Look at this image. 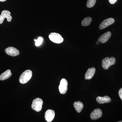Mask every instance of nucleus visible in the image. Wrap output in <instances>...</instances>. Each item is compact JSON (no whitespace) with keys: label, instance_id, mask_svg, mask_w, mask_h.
Returning a JSON list of instances; mask_svg holds the SVG:
<instances>
[{"label":"nucleus","instance_id":"obj_11","mask_svg":"<svg viewBox=\"0 0 122 122\" xmlns=\"http://www.w3.org/2000/svg\"><path fill=\"white\" fill-rule=\"evenodd\" d=\"M111 36V33L110 32H107L99 38L98 41L102 43H106L110 39Z\"/></svg>","mask_w":122,"mask_h":122},{"label":"nucleus","instance_id":"obj_13","mask_svg":"<svg viewBox=\"0 0 122 122\" xmlns=\"http://www.w3.org/2000/svg\"><path fill=\"white\" fill-rule=\"evenodd\" d=\"M111 99L109 96H105L102 97L98 96L96 98V101L98 103L100 104H104L105 103H108L111 102Z\"/></svg>","mask_w":122,"mask_h":122},{"label":"nucleus","instance_id":"obj_21","mask_svg":"<svg viewBox=\"0 0 122 122\" xmlns=\"http://www.w3.org/2000/svg\"><path fill=\"white\" fill-rule=\"evenodd\" d=\"M7 0H0V1L1 2H4V1H6Z\"/></svg>","mask_w":122,"mask_h":122},{"label":"nucleus","instance_id":"obj_14","mask_svg":"<svg viewBox=\"0 0 122 122\" xmlns=\"http://www.w3.org/2000/svg\"><path fill=\"white\" fill-rule=\"evenodd\" d=\"M10 70H7L5 72L0 75V80L4 81L9 78L12 75Z\"/></svg>","mask_w":122,"mask_h":122},{"label":"nucleus","instance_id":"obj_9","mask_svg":"<svg viewBox=\"0 0 122 122\" xmlns=\"http://www.w3.org/2000/svg\"><path fill=\"white\" fill-rule=\"evenodd\" d=\"M115 22V20L113 18H107L103 20L99 25V28L100 29H103L106 28L113 24Z\"/></svg>","mask_w":122,"mask_h":122},{"label":"nucleus","instance_id":"obj_20","mask_svg":"<svg viewBox=\"0 0 122 122\" xmlns=\"http://www.w3.org/2000/svg\"><path fill=\"white\" fill-rule=\"evenodd\" d=\"M109 0L110 4H115L117 0Z\"/></svg>","mask_w":122,"mask_h":122},{"label":"nucleus","instance_id":"obj_23","mask_svg":"<svg viewBox=\"0 0 122 122\" xmlns=\"http://www.w3.org/2000/svg\"><path fill=\"white\" fill-rule=\"evenodd\" d=\"M122 122V121H119V122Z\"/></svg>","mask_w":122,"mask_h":122},{"label":"nucleus","instance_id":"obj_17","mask_svg":"<svg viewBox=\"0 0 122 122\" xmlns=\"http://www.w3.org/2000/svg\"><path fill=\"white\" fill-rule=\"evenodd\" d=\"M96 0H87L86 6L87 8H91L93 7L96 3Z\"/></svg>","mask_w":122,"mask_h":122},{"label":"nucleus","instance_id":"obj_16","mask_svg":"<svg viewBox=\"0 0 122 122\" xmlns=\"http://www.w3.org/2000/svg\"><path fill=\"white\" fill-rule=\"evenodd\" d=\"M92 18L90 17H86L83 19L81 22V25L83 26H86L89 25L91 23Z\"/></svg>","mask_w":122,"mask_h":122},{"label":"nucleus","instance_id":"obj_19","mask_svg":"<svg viewBox=\"0 0 122 122\" xmlns=\"http://www.w3.org/2000/svg\"><path fill=\"white\" fill-rule=\"evenodd\" d=\"M119 95L120 99L122 100V88L120 89L119 91Z\"/></svg>","mask_w":122,"mask_h":122},{"label":"nucleus","instance_id":"obj_10","mask_svg":"<svg viewBox=\"0 0 122 122\" xmlns=\"http://www.w3.org/2000/svg\"><path fill=\"white\" fill-rule=\"evenodd\" d=\"M54 111L52 110H47L45 113V119L46 122H52L54 118L55 117Z\"/></svg>","mask_w":122,"mask_h":122},{"label":"nucleus","instance_id":"obj_6","mask_svg":"<svg viewBox=\"0 0 122 122\" xmlns=\"http://www.w3.org/2000/svg\"><path fill=\"white\" fill-rule=\"evenodd\" d=\"M7 19L8 22H10L12 20V17L11 16V13L7 10H4L1 12V14L0 15V24L3 23L5 18Z\"/></svg>","mask_w":122,"mask_h":122},{"label":"nucleus","instance_id":"obj_4","mask_svg":"<svg viewBox=\"0 0 122 122\" xmlns=\"http://www.w3.org/2000/svg\"><path fill=\"white\" fill-rule=\"evenodd\" d=\"M49 37L51 41L56 44H60L63 41V38L60 34L57 33H51L49 35Z\"/></svg>","mask_w":122,"mask_h":122},{"label":"nucleus","instance_id":"obj_8","mask_svg":"<svg viewBox=\"0 0 122 122\" xmlns=\"http://www.w3.org/2000/svg\"><path fill=\"white\" fill-rule=\"evenodd\" d=\"M102 112L99 109H96L92 112L91 114L90 117L92 120H95L98 119L102 116Z\"/></svg>","mask_w":122,"mask_h":122},{"label":"nucleus","instance_id":"obj_2","mask_svg":"<svg viewBox=\"0 0 122 122\" xmlns=\"http://www.w3.org/2000/svg\"><path fill=\"white\" fill-rule=\"evenodd\" d=\"M115 62L116 59L114 57H111L110 58L107 57L102 60V66L103 69L107 70L111 66L115 65Z\"/></svg>","mask_w":122,"mask_h":122},{"label":"nucleus","instance_id":"obj_3","mask_svg":"<svg viewBox=\"0 0 122 122\" xmlns=\"http://www.w3.org/2000/svg\"><path fill=\"white\" fill-rule=\"evenodd\" d=\"M43 104V102L41 99L38 98L35 99L33 100L32 109L37 112H39L41 111Z\"/></svg>","mask_w":122,"mask_h":122},{"label":"nucleus","instance_id":"obj_22","mask_svg":"<svg viewBox=\"0 0 122 122\" xmlns=\"http://www.w3.org/2000/svg\"><path fill=\"white\" fill-rule=\"evenodd\" d=\"M99 41L96 42V45H99Z\"/></svg>","mask_w":122,"mask_h":122},{"label":"nucleus","instance_id":"obj_18","mask_svg":"<svg viewBox=\"0 0 122 122\" xmlns=\"http://www.w3.org/2000/svg\"><path fill=\"white\" fill-rule=\"evenodd\" d=\"M34 41H35V45L36 46H39L41 45L43 41V39L42 37H40L38 38L36 40L34 39Z\"/></svg>","mask_w":122,"mask_h":122},{"label":"nucleus","instance_id":"obj_15","mask_svg":"<svg viewBox=\"0 0 122 122\" xmlns=\"http://www.w3.org/2000/svg\"><path fill=\"white\" fill-rule=\"evenodd\" d=\"M74 107L78 113H80L83 107V105L82 102L79 101L75 102L74 103Z\"/></svg>","mask_w":122,"mask_h":122},{"label":"nucleus","instance_id":"obj_1","mask_svg":"<svg viewBox=\"0 0 122 122\" xmlns=\"http://www.w3.org/2000/svg\"><path fill=\"white\" fill-rule=\"evenodd\" d=\"M32 75V72L30 70H26L21 75L19 81L21 84H25L28 82Z\"/></svg>","mask_w":122,"mask_h":122},{"label":"nucleus","instance_id":"obj_12","mask_svg":"<svg viewBox=\"0 0 122 122\" xmlns=\"http://www.w3.org/2000/svg\"><path fill=\"white\" fill-rule=\"evenodd\" d=\"M95 71L96 69L94 67L88 69L85 74V79L89 80L91 79L95 74Z\"/></svg>","mask_w":122,"mask_h":122},{"label":"nucleus","instance_id":"obj_7","mask_svg":"<svg viewBox=\"0 0 122 122\" xmlns=\"http://www.w3.org/2000/svg\"><path fill=\"white\" fill-rule=\"evenodd\" d=\"M5 53L9 56H16L20 54V51L16 48L13 47H8L5 49Z\"/></svg>","mask_w":122,"mask_h":122},{"label":"nucleus","instance_id":"obj_5","mask_svg":"<svg viewBox=\"0 0 122 122\" xmlns=\"http://www.w3.org/2000/svg\"><path fill=\"white\" fill-rule=\"evenodd\" d=\"M68 81L65 79L63 78L60 81L59 86V92L61 94L66 93L68 90Z\"/></svg>","mask_w":122,"mask_h":122}]
</instances>
